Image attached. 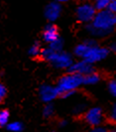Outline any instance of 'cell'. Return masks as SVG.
Instances as JSON below:
<instances>
[{
	"instance_id": "cell-15",
	"label": "cell",
	"mask_w": 116,
	"mask_h": 132,
	"mask_svg": "<svg viewBox=\"0 0 116 132\" xmlns=\"http://www.w3.org/2000/svg\"><path fill=\"white\" fill-rule=\"evenodd\" d=\"M9 118H10V113L8 110H0V126H6L7 123L9 122Z\"/></svg>"
},
{
	"instance_id": "cell-5",
	"label": "cell",
	"mask_w": 116,
	"mask_h": 132,
	"mask_svg": "<svg viewBox=\"0 0 116 132\" xmlns=\"http://www.w3.org/2000/svg\"><path fill=\"white\" fill-rule=\"evenodd\" d=\"M108 55H109V49L99 47L97 45H92L88 47V49L86 50L84 56L82 57V60H85L93 65L94 63L104 60Z\"/></svg>"
},
{
	"instance_id": "cell-26",
	"label": "cell",
	"mask_w": 116,
	"mask_h": 132,
	"mask_svg": "<svg viewBox=\"0 0 116 132\" xmlns=\"http://www.w3.org/2000/svg\"><path fill=\"white\" fill-rule=\"evenodd\" d=\"M111 50H112L113 52H114V51L116 50V46H115V44H114V43H113V44L111 45Z\"/></svg>"
},
{
	"instance_id": "cell-4",
	"label": "cell",
	"mask_w": 116,
	"mask_h": 132,
	"mask_svg": "<svg viewBox=\"0 0 116 132\" xmlns=\"http://www.w3.org/2000/svg\"><path fill=\"white\" fill-rule=\"evenodd\" d=\"M96 11L97 10L91 2L84 1L77 5V9H76V16L79 22L88 24L91 22V20L93 19Z\"/></svg>"
},
{
	"instance_id": "cell-22",
	"label": "cell",
	"mask_w": 116,
	"mask_h": 132,
	"mask_svg": "<svg viewBox=\"0 0 116 132\" xmlns=\"http://www.w3.org/2000/svg\"><path fill=\"white\" fill-rule=\"evenodd\" d=\"M74 94V92H65V93H61L59 96H61L62 98H69V97H71V95H73Z\"/></svg>"
},
{
	"instance_id": "cell-2",
	"label": "cell",
	"mask_w": 116,
	"mask_h": 132,
	"mask_svg": "<svg viewBox=\"0 0 116 132\" xmlns=\"http://www.w3.org/2000/svg\"><path fill=\"white\" fill-rule=\"evenodd\" d=\"M42 58L49 63H51L55 68L58 69H69L71 65L73 63L72 58L70 54L63 52V51H54L51 48L42 49V52L40 55Z\"/></svg>"
},
{
	"instance_id": "cell-3",
	"label": "cell",
	"mask_w": 116,
	"mask_h": 132,
	"mask_svg": "<svg viewBox=\"0 0 116 132\" xmlns=\"http://www.w3.org/2000/svg\"><path fill=\"white\" fill-rule=\"evenodd\" d=\"M81 85H82V76L69 72V73L63 76L59 79L57 88L59 93L61 94L65 92H76V89L78 88Z\"/></svg>"
},
{
	"instance_id": "cell-1",
	"label": "cell",
	"mask_w": 116,
	"mask_h": 132,
	"mask_svg": "<svg viewBox=\"0 0 116 132\" xmlns=\"http://www.w3.org/2000/svg\"><path fill=\"white\" fill-rule=\"evenodd\" d=\"M115 24V13L104 9L96 11L93 19L86 26V30L94 37H105L114 30Z\"/></svg>"
},
{
	"instance_id": "cell-12",
	"label": "cell",
	"mask_w": 116,
	"mask_h": 132,
	"mask_svg": "<svg viewBox=\"0 0 116 132\" xmlns=\"http://www.w3.org/2000/svg\"><path fill=\"white\" fill-rule=\"evenodd\" d=\"M7 129L11 132H21L23 130V124L19 121H13L7 123Z\"/></svg>"
},
{
	"instance_id": "cell-9",
	"label": "cell",
	"mask_w": 116,
	"mask_h": 132,
	"mask_svg": "<svg viewBox=\"0 0 116 132\" xmlns=\"http://www.w3.org/2000/svg\"><path fill=\"white\" fill-rule=\"evenodd\" d=\"M62 13V6L59 2H51L45 8V17L49 21L54 22L59 19Z\"/></svg>"
},
{
	"instance_id": "cell-18",
	"label": "cell",
	"mask_w": 116,
	"mask_h": 132,
	"mask_svg": "<svg viewBox=\"0 0 116 132\" xmlns=\"http://www.w3.org/2000/svg\"><path fill=\"white\" fill-rule=\"evenodd\" d=\"M108 92L111 95H113V96L116 95V81L114 79H111L108 82Z\"/></svg>"
},
{
	"instance_id": "cell-24",
	"label": "cell",
	"mask_w": 116,
	"mask_h": 132,
	"mask_svg": "<svg viewBox=\"0 0 116 132\" xmlns=\"http://www.w3.org/2000/svg\"><path fill=\"white\" fill-rule=\"evenodd\" d=\"M68 125V121L67 120H61L60 121V126L61 127H64V126Z\"/></svg>"
},
{
	"instance_id": "cell-10",
	"label": "cell",
	"mask_w": 116,
	"mask_h": 132,
	"mask_svg": "<svg viewBox=\"0 0 116 132\" xmlns=\"http://www.w3.org/2000/svg\"><path fill=\"white\" fill-rule=\"evenodd\" d=\"M59 37V30L58 28L55 25H48L44 29L43 32V39L47 43H51L53 41H55L56 39H58Z\"/></svg>"
},
{
	"instance_id": "cell-14",
	"label": "cell",
	"mask_w": 116,
	"mask_h": 132,
	"mask_svg": "<svg viewBox=\"0 0 116 132\" xmlns=\"http://www.w3.org/2000/svg\"><path fill=\"white\" fill-rule=\"evenodd\" d=\"M63 47H64V41L61 39L60 37H59L58 39H56L55 41H53L51 42L50 44H49V48H51L52 50H54V51H63Z\"/></svg>"
},
{
	"instance_id": "cell-23",
	"label": "cell",
	"mask_w": 116,
	"mask_h": 132,
	"mask_svg": "<svg viewBox=\"0 0 116 132\" xmlns=\"http://www.w3.org/2000/svg\"><path fill=\"white\" fill-rule=\"evenodd\" d=\"M115 118H116V107H115V105H113L112 110H111V119H112L113 121H115Z\"/></svg>"
},
{
	"instance_id": "cell-6",
	"label": "cell",
	"mask_w": 116,
	"mask_h": 132,
	"mask_svg": "<svg viewBox=\"0 0 116 132\" xmlns=\"http://www.w3.org/2000/svg\"><path fill=\"white\" fill-rule=\"evenodd\" d=\"M103 118H104V115L100 107H92L88 109L84 114V120L86 121L87 124H89L92 127L101 125V123L103 122Z\"/></svg>"
},
{
	"instance_id": "cell-27",
	"label": "cell",
	"mask_w": 116,
	"mask_h": 132,
	"mask_svg": "<svg viewBox=\"0 0 116 132\" xmlns=\"http://www.w3.org/2000/svg\"><path fill=\"white\" fill-rule=\"evenodd\" d=\"M108 132H116L115 130H111V131H108Z\"/></svg>"
},
{
	"instance_id": "cell-25",
	"label": "cell",
	"mask_w": 116,
	"mask_h": 132,
	"mask_svg": "<svg viewBox=\"0 0 116 132\" xmlns=\"http://www.w3.org/2000/svg\"><path fill=\"white\" fill-rule=\"evenodd\" d=\"M59 3H65V2H69V1H71V0H57Z\"/></svg>"
},
{
	"instance_id": "cell-19",
	"label": "cell",
	"mask_w": 116,
	"mask_h": 132,
	"mask_svg": "<svg viewBox=\"0 0 116 132\" xmlns=\"http://www.w3.org/2000/svg\"><path fill=\"white\" fill-rule=\"evenodd\" d=\"M6 93H7L6 87L3 86L2 84H0V102H1V101L3 100V98L5 97Z\"/></svg>"
},
{
	"instance_id": "cell-17",
	"label": "cell",
	"mask_w": 116,
	"mask_h": 132,
	"mask_svg": "<svg viewBox=\"0 0 116 132\" xmlns=\"http://www.w3.org/2000/svg\"><path fill=\"white\" fill-rule=\"evenodd\" d=\"M54 113H55V107H54V105L52 104L51 102H48V104L45 105L44 109H43L44 116L47 117V118H49V117H51Z\"/></svg>"
},
{
	"instance_id": "cell-13",
	"label": "cell",
	"mask_w": 116,
	"mask_h": 132,
	"mask_svg": "<svg viewBox=\"0 0 116 132\" xmlns=\"http://www.w3.org/2000/svg\"><path fill=\"white\" fill-rule=\"evenodd\" d=\"M112 0H93L92 4H93V6L95 7V9H96L97 11H99V10L106 9L107 6H108V4Z\"/></svg>"
},
{
	"instance_id": "cell-21",
	"label": "cell",
	"mask_w": 116,
	"mask_h": 132,
	"mask_svg": "<svg viewBox=\"0 0 116 132\" xmlns=\"http://www.w3.org/2000/svg\"><path fill=\"white\" fill-rule=\"evenodd\" d=\"M88 132H108L106 130V128H104V127H101V126H94L91 130H89Z\"/></svg>"
},
{
	"instance_id": "cell-28",
	"label": "cell",
	"mask_w": 116,
	"mask_h": 132,
	"mask_svg": "<svg viewBox=\"0 0 116 132\" xmlns=\"http://www.w3.org/2000/svg\"><path fill=\"white\" fill-rule=\"evenodd\" d=\"M53 132H55V131H53Z\"/></svg>"
},
{
	"instance_id": "cell-7",
	"label": "cell",
	"mask_w": 116,
	"mask_h": 132,
	"mask_svg": "<svg viewBox=\"0 0 116 132\" xmlns=\"http://www.w3.org/2000/svg\"><path fill=\"white\" fill-rule=\"evenodd\" d=\"M69 72L70 73H74L80 76H85L87 73H90L92 72H94V69L92 64L88 63L85 60H80L77 63H72L71 65V67L69 68Z\"/></svg>"
},
{
	"instance_id": "cell-16",
	"label": "cell",
	"mask_w": 116,
	"mask_h": 132,
	"mask_svg": "<svg viewBox=\"0 0 116 132\" xmlns=\"http://www.w3.org/2000/svg\"><path fill=\"white\" fill-rule=\"evenodd\" d=\"M41 52H42V48H41L39 43L33 44L29 49V55L32 57H39L41 55Z\"/></svg>"
},
{
	"instance_id": "cell-8",
	"label": "cell",
	"mask_w": 116,
	"mask_h": 132,
	"mask_svg": "<svg viewBox=\"0 0 116 132\" xmlns=\"http://www.w3.org/2000/svg\"><path fill=\"white\" fill-rule=\"evenodd\" d=\"M39 94L41 99L44 102H52L54 99H56L60 95L57 86H53L50 85H44L40 87Z\"/></svg>"
},
{
	"instance_id": "cell-20",
	"label": "cell",
	"mask_w": 116,
	"mask_h": 132,
	"mask_svg": "<svg viewBox=\"0 0 116 132\" xmlns=\"http://www.w3.org/2000/svg\"><path fill=\"white\" fill-rule=\"evenodd\" d=\"M106 10H108L110 12H113V13H115L116 11V0H112L111 2H110L109 4H108V6L106 8Z\"/></svg>"
},
{
	"instance_id": "cell-11",
	"label": "cell",
	"mask_w": 116,
	"mask_h": 132,
	"mask_svg": "<svg viewBox=\"0 0 116 132\" xmlns=\"http://www.w3.org/2000/svg\"><path fill=\"white\" fill-rule=\"evenodd\" d=\"M99 80H100V77L96 73L92 72L82 77V85L92 86V85H96Z\"/></svg>"
}]
</instances>
